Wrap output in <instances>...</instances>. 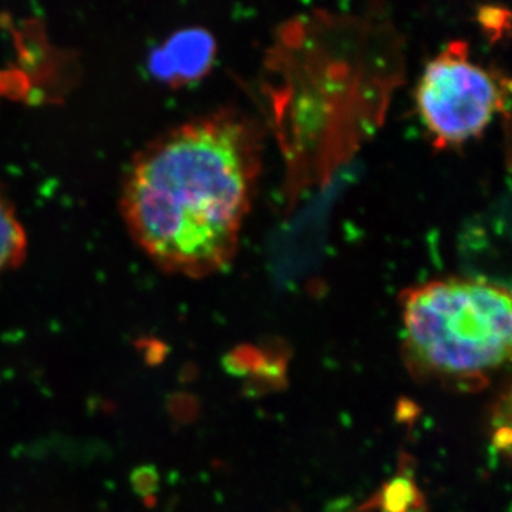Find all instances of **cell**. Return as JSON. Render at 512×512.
<instances>
[{"label": "cell", "instance_id": "6da1fadb", "mask_svg": "<svg viewBox=\"0 0 512 512\" xmlns=\"http://www.w3.org/2000/svg\"><path fill=\"white\" fill-rule=\"evenodd\" d=\"M262 138L224 109L168 128L128 165L120 208L148 258L171 274L205 276L237 252L261 170Z\"/></svg>", "mask_w": 512, "mask_h": 512}, {"label": "cell", "instance_id": "7a4b0ae2", "mask_svg": "<svg viewBox=\"0 0 512 512\" xmlns=\"http://www.w3.org/2000/svg\"><path fill=\"white\" fill-rule=\"evenodd\" d=\"M410 359L424 372L476 379L503 366L511 353L508 288L480 278H446L402 295Z\"/></svg>", "mask_w": 512, "mask_h": 512}, {"label": "cell", "instance_id": "3957f363", "mask_svg": "<svg viewBox=\"0 0 512 512\" xmlns=\"http://www.w3.org/2000/svg\"><path fill=\"white\" fill-rule=\"evenodd\" d=\"M424 126L437 147L458 146L480 136L503 109V83L454 40L427 63L416 90Z\"/></svg>", "mask_w": 512, "mask_h": 512}, {"label": "cell", "instance_id": "277c9868", "mask_svg": "<svg viewBox=\"0 0 512 512\" xmlns=\"http://www.w3.org/2000/svg\"><path fill=\"white\" fill-rule=\"evenodd\" d=\"M212 55L214 42L211 36L191 30L175 36L165 52L160 53V69L171 79H195L210 66Z\"/></svg>", "mask_w": 512, "mask_h": 512}, {"label": "cell", "instance_id": "5b68a950", "mask_svg": "<svg viewBox=\"0 0 512 512\" xmlns=\"http://www.w3.org/2000/svg\"><path fill=\"white\" fill-rule=\"evenodd\" d=\"M28 237L8 195L0 187V276L22 264Z\"/></svg>", "mask_w": 512, "mask_h": 512}, {"label": "cell", "instance_id": "8992f818", "mask_svg": "<svg viewBox=\"0 0 512 512\" xmlns=\"http://www.w3.org/2000/svg\"><path fill=\"white\" fill-rule=\"evenodd\" d=\"M412 504V490L407 481H396L387 490L386 507L389 512H404Z\"/></svg>", "mask_w": 512, "mask_h": 512}]
</instances>
